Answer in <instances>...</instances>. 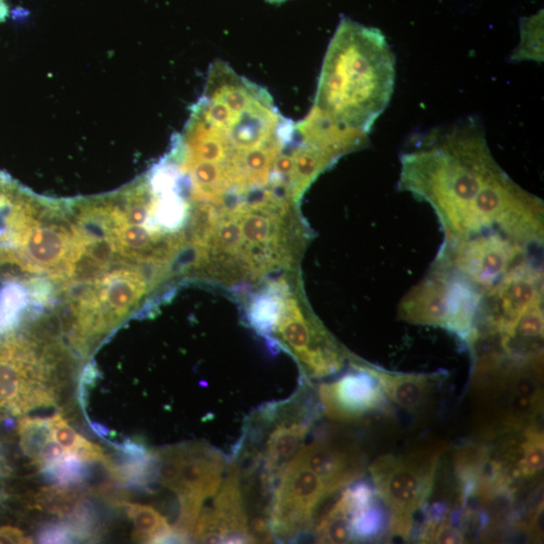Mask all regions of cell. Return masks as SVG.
<instances>
[{
	"label": "cell",
	"mask_w": 544,
	"mask_h": 544,
	"mask_svg": "<svg viewBox=\"0 0 544 544\" xmlns=\"http://www.w3.org/2000/svg\"><path fill=\"white\" fill-rule=\"evenodd\" d=\"M291 398L263 405L247 421L234 452L258 465L261 478L276 488L288 464L304 447L321 413L319 400L304 384Z\"/></svg>",
	"instance_id": "3"
},
{
	"label": "cell",
	"mask_w": 544,
	"mask_h": 544,
	"mask_svg": "<svg viewBox=\"0 0 544 544\" xmlns=\"http://www.w3.org/2000/svg\"><path fill=\"white\" fill-rule=\"evenodd\" d=\"M450 280L448 271H435L403 299L399 318L410 324L446 329L451 310Z\"/></svg>",
	"instance_id": "14"
},
{
	"label": "cell",
	"mask_w": 544,
	"mask_h": 544,
	"mask_svg": "<svg viewBox=\"0 0 544 544\" xmlns=\"http://www.w3.org/2000/svg\"><path fill=\"white\" fill-rule=\"evenodd\" d=\"M19 435L22 450L43 472L69 456L54 440L48 419L22 420Z\"/></svg>",
	"instance_id": "15"
},
{
	"label": "cell",
	"mask_w": 544,
	"mask_h": 544,
	"mask_svg": "<svg viewBox=\"0 0 544 544\" xmlns=\"http://www.w3.org/2000/svg\"><path fill=\"white\" fill-rule=\"evenodd\" d=\"M444 446H433L406 454L377 458L369 472L381 503L387 508V531L410 539L417 514L433 492L436 472Z\"/></svg>",
	"instance_id": "4"
},
{
	"label": "cell",
	"mask_w": 544,
	"mask_h": 544,
	"mask_svg": "<svg viewBox=\"0 0 544 544\" xmlns=\"http://www.w3.org/2000/svg\"><path fill=\"white\" fill-rule=\"evenodd\" d=\"M31 311L28 289L20 283H7L0 289V335L15 332Z\"/></svg>",
	"instance_id": "19"
},
{
	"label": "cell",
	"mask_w": 544,
	"mask_h": 544,
	"mask_svg": "<svg viewBox=\"0 0 544 544\" xmlns=\"http://www.w3.org/2000/svg\"><path fill=\"white\" fill-rule=\"evenodd\" d=\"M394 84L395 57L382 32L343 18L328 46L312 110L368 135Z\"/></svg>",
	"instance_id": "2"
},
{
	"label": "cell",
	"mask_w": 544,
	"mask_h": 544,
	"mask_svg": "<svg viewBox=\"0 0 544 544\" xmlns=\"http://www.w3.org/2000/svg\"><path fill=\"white\" fill-rule=\"evenodd\" d=\"M226 460L207 444L192 443L158 452L157 481L178 496L180 515L175 526L184 541L192 539L204 503L216 495Z\"/></svg>",
	"instance_id": "6"
},
{
	"label": "cell",
	"mask_w": 544,
	"mask_h": 544,
	"mask_svg": "<svg viewBox=\"0 0 544 544\" xmlns=\"http://www.w3.org/2000/svg\"><path fill=\"white\" fill-rule=\"evenodd\" d=\"M272 337L275 344H281L296 358L306 380L331 376L344 366L347 354L288 291Z\"/></svg>",
	"instance_id": "8"
},
{
	"label": "cell",
	"mask_w": 544,
	"mask_h": 544,
	"mask_svg": "<svg viewBox=\"0 0 544 544\" xmlns=\"http://www.w3.org/2000/svg\"><path fill=\"white\" fill-rule=\"evenodd\" d=\"M450 263L461 275L479 290L488 292L506 276L522 254L520 243L500 232L475 234L452 242Z\"/></svg>",
	"instance_id": "9"
},
{
	"label": "cell",
	"mask_w": 544,
	"mask_h": 544,
	"mask_svg": "<svg viewBox=\"0 0 544 544\" xmlns=\"http://www.w3.org/2000/svg\"><path fill=\"white\" fill-rule=\"evenodd\" d=\"M540 274L527 262L514 265L489 293L494 313L490 316L491 331L507 337L522 314L542 301Z\"/></svg>",
	"instance_id": "11"
},
{
	"label": "cell",
	"mask_w": 544,
	"mask_h": 544,
	"mask_svg": "<svg viewBox=\"0 0 544 544\" xmlns=\"http://www.w3.org/2000/svg\"><path fill=\"white\" fill-rule=\"evenodd\" d=\"M400 162L398 188L433 206L450 242L466 236L477 196L503 172L489 151L484 126L475 117L423 135Z\"/></svg>",
	"instance_id": "1"
},
{
	"label": "cell",
	"mask_w": 544,
	"mask_h": 544,
	"mask_svg": "<svg viewBox=\"0 0 544 544\" xmlns=\"http://www.w3.org/2000/svg\"><path fill=\"white\" fill-rule=\"evenodd\" d=\"M287 285L281 283L255 297L248 306L249 326L260 336L272 339L280 321Z\"/></svg>",
	"instance_id": "17"
},
{
	"label": "cell",
	"mask_w": 544,
	"mask_h": 544,
	"mask_svg": "<svg viewBox=\"0 0 544 544\" xmlns=\"http://www.w3.org/2000/svg\"><path fill=\"white\" fill-rule=\"evenodd\" d=\"M350 361L376 380L386 398L411 413L419 411L448 377L443 371L405 373L385 370L355 357Z\"/></svg>",
	"instance_id": "13"
},
{
	"label": "cell",
	"mask_w": 544,
	"mask_h": 544,
	"mask_svg": "<svg viewBox=\"0 0 544 544\" xmlns=\"http://www.w3.org/2000/svg\"><path fill=\"white\" fill-rule=\"evenodd\" d=\"M513 477L531 479L538 476L544 467V437L542 431L529 425L524 430V439L517 452Z\"/></svg>",
	"instance_id": "21"
},
{
	"label": "cell",
	"mask_w": 544,
	"mask_h": 544,
	"mask_svg": "<svg viewBox=\"0 0 544 544\" xmlns=\"http://www.w3.org/2000/svg\"><path fill=\"white\" fill-rule=\"evenodd\" d=\"M331 496L325 483L294 458L281 474L269 506V526L275 540L293 542L313 530L315 514Z\"/></svg>",
	"instance_id": "7"
},
{
	"label": "cell",
	"mask_w": 544,
	"mask_h": 544,
	"mask_svg": "<svg viewBox=\"0 0 544 544\" xmlns=\"http://www.w3.org/2000/svg\"><path fill=\"white\" fill-rule=\"evenodd\" d=\"M74 530L69 525H53L47 527L40 535V542L66 543L76 539Z\"/></svg>",
	"instance_id": "22"
},
{
	"label": "cell",
	"mask_w": 544,
	"mask_h": 544,
	"mask_svg": "<svg viewBox=\"0 0 544 544\" xmlns=\"http://www.w3.org/2000/svg\"><path fill=\"white\" fill-rule=\"evenodd\" d=\"M351 366L352 371L319 386L321 413L331 421L357 423L386 408V397L376 380Z\"/></svg>",
	"instance_id": "10"
},
{
	"label": "cell",
	"mask_w": 544,
	"mask_h": 544,
	"mask_svg": "<svg viewBox=\"0 0 544 544\" xmlns=\"http://www.w3.org/2000/svg\"><path fill=\"white\" fill-rule=\"evenodd\" d=\"M295 458L322 479L331 495L359 481L365 474L366 460L362 453L324 440L304 445Z\"/></svg>",
	"instance_id": "12"
},
{
	"label": "cell",
	"mask_w": 544,
	"mask_h": 544,
	"mask_svg": "<svg viewBox=\"0 0 544 544\" xmlns=\"http://www.w3.org/2000/svg\"><path fill=\"white\" fill-rule=\"evenodd\" d=\"M56 385L50 346L34 336L0 335V415L17 417L53 405Z\"/></svg>",
	"instance_id": "5"
},
{
	"label": "cell",
	"mask_w": 544,
	"mask_h": 544,
	"mask_svg": "<svg viewBox=\"0 0 544 544\" xmlns=\"http://www.w3.org/2000/svg\"><path fill=\"white\" fill-rule=\"evenodd\" d=\"M352 506L346 489L332 507L314 524V533L319 543L353 542L351 526Z\"/></svg>",
	"instance_id": "18"
},
{
	"label": "cell",
	"mask_w": 544,
	"mask_h": 544,
	"mask_svg": "<svg viewBox=\"0 0 544 544\" xmlns=\"http://www.w3.org/2000/svg\"><path fill=\"white\" fill-rule=\"evenodd\" d=\"M0 543H32V541L20 529L5 526L0 528Z\"/></svg>",
	"instance_id": "23"
},
{
	"label": "cell",
	"mask_w": 544,
	"mask_h": 544,
	"mask_svg": "<svg viewBox=\"0 0 544 544\" xmlns=\"http://www.w3.org/2000/svg\"><path fill=\"white\" fill-rule=\"evenodd\" d=\"M127 516L134 525V537L146 543L183 542L175 527L152 506L124 503Z\"/></svg>",
	"instance_id": "16"
},
{
	"label": "cell",
	"mask_w": 544,
	"mask_h": 544,
	"mask_svg": "<svg viewBox=\"0 0 544 544\" xmlns=\"http://www.w3.org/2000/svg\"><path fill=\"white\" fill-rule=\"evenodd\" d=\"M54 440L69 454L85 463L99 462L107 466L109 460L103 450L80 436L60 415L48 418Z\"/></svg>",
	"instance_id": "20"
}]
</instances>
